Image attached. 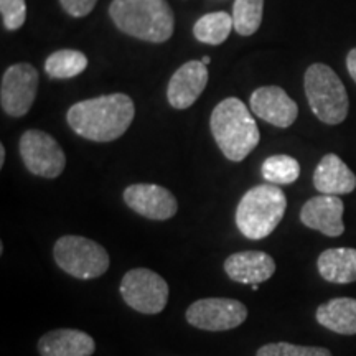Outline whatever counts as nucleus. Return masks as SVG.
<instances>
[{"instance_id": "39448f33", "label": "nucleus", "mask_w": 356, "mask_h": 356, "mask_svg": "<svg viewBox=\"0 0 356 356\" xmlns=\"http://www.w3.org/2000/svg\"><path fill=\"white\" fill-rule=\"evenodd\" d=\"M305 95L309 106L320 121L328 126L341 124L348 115L350 101L345 84L328 65L315 63L305 71Z\"/></svg>"}, {"instance_id": "aec40b11", "label": "nucleus", "mask_w": 356, "mask_h": 356, "mask_svg": "<svg viewBox=\"0 0 356 356\" xmlns=\"http://www.w3.org/2000/svg\"><path fill=\"white\" fill-rule=\"evenodd\" d=\"M231 29H234L233 15L228 12H211L195 24L193 35L198 42L216 47L228 40Z\"/></svg>"}, {"instance_id": "bb28decb", "label": "nucleus", "mask_w": 356, "mask_h": 356, "mask_svg": "<svg viewBox=\"0 0 356 356\" xmlns=\"http://www.w3.org/2000/svg\"><path fill=\"white\" fill-rule=\"evenodd\" d=\"M346 68H348L350 76L353 78V81L356 83V48H353L346 56Z\"/></svg>"}, {"instance_id": "b1692460", "label": "nucleus", "mask_w": 356, "mask_h": 356, "mask_svg": "<svg viewBox=\"0 0 356 356\" xmlns=\"http://www.w3.org/2000/svg\"><path fill=\"white\" fill-rule=\"evenodd\" d=\"M256 356H332V351L322 346H300L279 341L261 346Z\"/></svg>"}, {"instance_id": "a211bd4d", "label": "nucleus", "mask_w": 356, "mask_h": 356, "mask_svg": "<svg viewBox=\"0 0 356 356\" xmlns=\"http://www.w3.org/2000/svg\"><path fill=\"white\" fill-rule=\"evenodd\" d=\"M317 267L320 275L332 284L356 282V249H327L318 256Z\"/></svg>"}, {"instance_id": "6e6552de", "label": "nucleus", "mask_w": 356, "mask_h": 356, "mask_svg": "<svg viewBox=\"0 0 356 356\" xmlns=\"http://www.w3.org/2000/svg\"><path fill=\"white\" fill-rule=\"evenodd\" d=\"M19 152L26 170L37 177L56 178L66 167V155L60 144L50 134L37 129L26 131L20 137Z\"/></svg>"}, {"instance_id": "412c9836", "label": "nucleus", "mask_w": 356, "mask_h": 356, "mask_svg": "<svg viewBox=\"0 0 356 356\" xmlns=\"http://www.w3.org/2000/svg\"><path fill=\"white\" fill-rule=\"evenodd\" d=\"M88 68V58L78 50H58L44 61V71L53 79H70Z\"/></svg>"}, {"instance_id": "5701e85b", "label": "nucleus", "mask_w": 356, "mask_h": 356, "mask_svg": "<svg viewBox=\"0 0 356 356\" xmlns=\"http://www.w3.org/2000/svg\"><path fill=\"white\" fill-rule=\"evenodd\" d=\"M264 0H236L233 7L234 30L241 37L254 35L262 24Z\"/></svg>"}, {"instance_id": "7ed1b4c3", "label": "nucleus", "mask_w": 356, "mask_h": 356, "mask_svg": "<svg viewBox=\"0 0 356 356\" xmlns=\"http://www.w3.org/2000/svg\"><path fill=\"white\" fill-rule=\"evenodd\" d=\"M109 15L121 32L144 42H167L175 29L167 0H113Z\"/></svg>"}, {"instance_id": "423d86ee", "label": "nucleus", "mask_w": 356, "mask_h": 356, "mask_svg": "<svg viewBox=\"0 0 356 356\" xmlns=\"http://www.w3.org/2000/svg\"><path fill=\"white\" fill-rule=\"evenodd\" d=\"M56 264L71 277L89 280L109 269V254L99 243L84 236H63L53 248Z\"/></svg>"}, {"instance_id": "2eb2a0df", "label": "nucleus", "mask_w": 356, "mask_h": 356, "mask_svg": "<svg viewBox=\"0 0 356 356\" xmlns=\"http://www.w3.org/2000/svg\"><path fill=\"white\" fill-rule=\"evenodd\" d=\"M225 273L234 282L254 286L273 277L275 261L264 251L234 252L225 261Z\"/></svg>"}, {"instance_id": "9d476101", "label": "nucleus", "mask_w": 356, "mask_h": 356, "mask_svg": "<svg viewBox=\"0 0 356 356\" xmlns=\"http://www.w3.org/2000/svg\"><path fill=\"white\" fill-rule=\"evenodd\" d=\"M38 89V71L30 63H17L7 68L0 86V104L12 118H24L32 108Z\"/></svg>"}, {"instance_id": "a878e982", "label": "nucleus", "mask_w": 356, "mask_h": 356, "mask_svg": "<svg viewBox=\"0 0 356 356\" xmlns=\"http://www.w3.org/2000/svg\"><path fill=\"white\" fill-rule=\"evenodd\" d=\"M97 0H60L61 7L70 13L71 17H86L96 7Z\"/></svg>"}, {"instance_id": "ddd939ff", "label": "nucleus", "mask_w": 356, "mask_h": 356, "mask_svg": "<svg viewBox=\"0 0 356 356\" xmlns=\"http://www.w3.org/2000/svg\"><path fill=\"white\" fill-rule=\"evenodd\" d=\"M345 204L333 195H320L307 202L300 210V221L307 228L317 229L325 236L338 238L345 233Z\"/></svg>"}, {"instance_id": "6ab92c4d", "label": "nucleus", "mask_w": 356, "mask_h": 356, "mask_svg": "<svg viewBox=\"0 0 356 356\" xmlns=\"http://www.w3.org/2000/svg\"><path fill=\"white\" fill-rule=\"evenodd\" d=\"M317 322L340 335H356V299L338 297L317 309Z\"/></svg>"}, {"instance_id": "9b49d317", "label": "nucleus", "mask_w": 356, "mask_h": 356, "mask_svg": "<svg viewBox=\"0 0 356 356\" xmlns=\"http://www.w3.org/2000/svg\"><path fill=\"white\" fill-rule=\"evenodd\" d=\"M124 202L137 215L155 221L170 220L177 215L178 203L170 190L154 184H136L124 191Z\"/></svg>"}, {"instance_id": "f8f14e48", "label": "nucleus", "mask_w": 356, "mask_h": 356, "mask_svg": "<svg viewBox=\"0 0 356 356\" xmlns=\"http://www.w3.org/2000/svg\"><path fill=\"white\" fill-rule=\"evenodd\" d=\"M251 111L262 121L286 129L296 122L299 108L296 101L279 86H262L251 95Z\"/></svg>"}, {"instance_id": "20e7f679", "label": "nucleus", "mask_w": 356, "mask_h": 356, "mask_svg": "<svg viewBox=\"0 0 356 356\" xmlns=\"http://www.w3.org/2000/svg\"><path fill=\"white\" fill-rule=\"evenodd\" d=\"M287 198L277 185L264 184L248 190L236 210V226L248 239L273 234L286 215Z\"/></svg>"}, {"instance_id": "1a4fd4ad", "label": "nucleus", "mask_w": 356, "mask_h": 356, "mask_svg": "<svg viewBox=\"0 0 356 356\" xmlns=\"http://www.w3.org/2000/svg\"><path fill=\"white\" fill-rule=\"evenodd\" d=\"M248 318L246 305L236 299H200L186 310V322L200 330L226 332L239 327Z\"/></svg>"}, {"instance_id": "393cba45", "label": "nucleus", "mask_w": 356, "mask_h": 356, "mask_svg": "<svg viewBox=\"0 0 356 356\" xmlns=\"http://www.w3.org/2000/svg\"><path fill=\"white\" fill-rule=\"evenodd\" d=\"M0 12H2L3 26L7 30H19L26 20L25 0H0Z\"/></svg>"}, {"instance_id": "f257e3e1", "label": "nucleus", "mask_w": 356, "mask_h": 356, "mask_svg": "<svg viewBox=\"0 0 356 356\" xmlns=\"http://www.w3.org/2000/svg\"><path fill=\"white\" fill-rule=\"evenodd\" d=\"M136 115V106L127 95L115 92L79 101L68 111L70 127L92 142H113L124 136Z\"/></svg>"}, {"instance_id": "cd10ccee", "label": "nucleus", "mask_w": 356, "mask_h": 356, "mask_svg": "<svg viewBox=\"0 0 356 356\" xmlns=\"http://www.w3.org/2000/svg\"><path fill=\"white\" fill-rule=\"evenodd\" d=\"M6 163V147L0 145V167H3Z\"/></svg>"}, {"instance_id": "f03ea898", "label": "nucleus", "mask_w": 356, "mask_h": 356, "mask_svg": "<svg viewBox=\"0 0 356 356\" xmlns=\"http://www.w3.org/2000/svg\"><path fill=\"white\" fill-rule=\"evenodd\" d=\"M210 127L213 139L231 162L246 159L261 139L254 118L238 97H226L213 109Z\"/></svg>"}, {"instance_id": "4be33fe9", "label": "nucleus", "mask_w": 356, "mask_h": 356, "mask_svg": "<svg viewBox=\"0 0 356 356\" xmlns=\"http://www.w3.org/2000/svg\"><path fill=\"white\" fill-rule=\"evenodd\" d=\"M261 173L267 184L292 185L300 177V165L291 155H273L262 162Z\"/></svg>"}, {"instance_id": "0eeeda50", "label": "nucleus", "mask_w": 356, "mask_h": 356, "mask_svg": "<svg viewBox=\"0 0 356 356\" xmlns=\"http://www.w3.org/2000/svg\"><path fill=\"white\" fill-rule=\"evenodd\" d=\"M121 296L131 309L145 315H155L165 309L168 284L154 270L137 267L122 277Z\"/></svg>"}, {"instance_id": "f3484780", "label": "nucleus", "mask_w": 356, "mask_h": 356, "mask_svg": "<svg viewBox=\"0 0 356 356\" xmlns=\"http://www.w3.org/2000/svg\"><path fill=\"white\" fill-rule=\"evenodd\" d=\"M96 343L91 335L73 328H60L43 335L38 341L42 356H91Z\"/></svg>"}, {"instance_id": "dca6fc26", "label": "nucleus", "mask_w": 356, "mask_h": 356, "mask_svg": "<svg viewBox=\"0 0 356 356\" xmlns=\"http://www.w3.org/2000/svg\"><path fill=\"white\" fill-rule=\"evenodd\" d=\"M314 186L320 195H348L356 188V175L338 155L327 154L315 168Z\"/></svg>"}, {"instance_id": "c85d7f7f", "label": "nucleus", "mask_w": 356, "mask_h": 356, "mask_svg": "<svg viewBox=\"0 0 356 356\" xmlns=\"http://www.w3.org/2000/svg\"><path fill=\"white\" fill-rule=\"evenodd\" d=\"M200 61H202V63H204V65H208V63H210V61H211V58H210V56H203Z\"/></svg>"}, {"instance_id": "4468645a", "label": "nucleus", "mask_w": 356, "mask_h": 356, "mask_svg": "<svg viewBox=\"0 0 356 356\" xmlns=\"http://www.w3.org/2000/svg\"><path fill=\"white\" fill-rule=\"evenodd\" d=\"M207 84V65L202 61H188V63L181 65L168 81V102L175 109H188L202 96Z\"/></svg>"}]
</instances>
